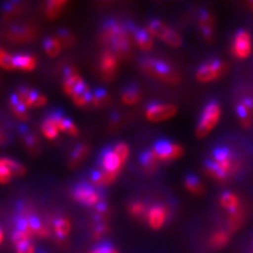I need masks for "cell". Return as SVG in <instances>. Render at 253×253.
I'll return each mask as SVG.
<instances>
[{
	"mask_svg": "<svg viewBox=\"0 0 253 253\" xmlns=\"http://www.w3.org/2000/svg\"><path fill=\"white\" fill-rule=\"evenodd\" d=\"M15 68L25 72L34 71L37 67V58L32 54H18L14 56Z\"/></svg>",
	"mask_w": 253,
	"mask_h": 253,
	"instance_id": "cell-22",
	"label": "cell"
},
{
	"mask_svg": "<svg viewBox=\"0 0 253 253\" xmlns=\"http://www.w3.org/2000/svg\"><path fill=\"white\" fill-rule=\"evenodd\" d=\"M90 153L89 146L84 144V142H81L74 147L72 152L69 157V167L71 169H76L82 164H84Z\"/></svg>",
	"mask_w": 253,
	"mask_h": 253,
	"instance_id": "cell-20",
	"label": "cell"
},
{
	"mask_svg": "<svg viewBox=\"0 0 253 253\" xmlns=\"http://www.w3.org/2000/svg\"><path fill=\"white\" fill-rule=\"evenodd\" d=\"M128 211L130 214L135 218H142L144 216L147 217V213H148L146 205L139 201H135L129 204Z\"/></svg>",
	"mask_w": 253,
	"mask_h": 253,
	"instance_id": "cell-40",
	"label": "cell"
},
{
	"mask_svg": "<svg viewBox=\"0 0 253 253\" xmlns=\"http://www.w3.org/2000/svg\"><path fill=\"white\" fill-rule=\"evenodd\" d=\"M100 166L102 170L114 172L122 171L123 164L114 152L113 148H106L100 153Z\"/></svg>",
	"mask_w": 253,
	"mask_h": 253,
	"instance_id": "cell-18",
	"label": "cell"
},
{
	"mask_svg": "<svg viewBox=\"0 0 253 253\" xmlns=\"http://www.w3.org/2000/svg\"><path fill=\"white\" fill-rule=\"evenodd\" d=\"M177 113V107L171 104H162L153 101L149 104L146 109V117L150 122H164L168 121Z\"/></svg>",
	"mask_w": 253,
	"mask_h": 253,
	"instance_id": "cell-7",
	"label": "cell"
},
{
	"mask_svg": "<svg viewBox=\"0 0 253 253\" xmlns=\"http://www.w3.org/2000/svg\"><path fill=\"white\" fill-rule=\"evenodd\" d=\"M85 83L84 82V79L82 78L81 74L72 76L70 78L67 79H63V83H62V89L63 92H65L69 96L72 97L73 95L78 92L83 88V85Z\"/></svg>",
	"mask_w": 253,
	"mask_h": 253,
	"instance_id": "cell-29",
	"label": "cell"
},
{
	"mask_svg": "<svg viewBox=\"0 0 253 253\" xmlns=\"http://www.w3.org/2000/svg\"><path fill=\"white\" fill-rule=\"evenodd\" d=\"M124 120H125V117H124L122 114L117 113V112L112 113V114H111V116H110L109 129H110L111 131H113V132H114V131H117V130L120 129L121 126H123Z\"/></svg>",
	"mask_w": 253,
	"mask_h": 253,
	"instance_id": "cell-50",
	"label": "cell"
},
{
	"mask_svg": "<svg viewBox=\"0 0 253 253\" xmlns=\"http://www.w3.org/2000/svg\"><path fill=\"white\" fill-rule=\"evenodd\" d=\"M141 90L136 84H130L126 86L122 92V100L126 106H134L138 104L141 99Z\"/></svg>",
	"mask_w": 253,
	"mask_h": 253,
	"instance_id": "cell-25",
	"label": "cell"
},
{
	"mask_svg": "<svg viewBox=\"0 0 253 253\" xmlns=\"http://www.w3.org/2000/svg\"><path fill=\"white\" fill-rule=\"evenodd\" d=\"M221 115V108L219 102L215 99L210 100L205 106L200 122L195 129V135L197 138H205L215 128Z\"/></svg>",
	"mask_w": 253,
	"mask_h": 253,
	"instance_id": "cell-3",
	"label": "cell"
},
{
	"mask_svg": "<svg viewBox=\"0 0 253 253\" xmlns=\"http://www.w3.org/2000/svg\"><path fill=\"white\" fill-rule=\"evenodd\" d=\"M169 216L168 209L163 205H154L148 210L147 220L149 226L154 230L161 229L167 221Z\"/></svg>",
	"mask_w": 253,
	"mask_h": 253,
	"instance_id": "cell-16",
	"label": "cell"
},
{
	"mask_svg": "<svg viewBox=\"0 0 253 253\" xmlns=\"http://www.w3.org/2000/svg\"><path fill=\"white\" fill-rule=\"evenodd\" d=\"M101 41L108 50L118 58L129 59L132 56V46L129 32L126 26L114 18H109L101 27Z\"/></svg>",
	"mask_w": 253,
	"mask_h": 253,
	"instance_id": "cell-1",
	"label": "cell"
},
{
	"mask_svg": "<svg viewBox=\"0 0 253 253\" xmlns=\"http://www.w3.org/2000/svg\"><path fill=\"white\" fill-rule=\"evenodd\" d=\"M42 47L47 56L50 57H57L60 54L62 47L55 37H46L42 42Z\"/></svg>",
	"mask_w": 253,
	"mask_h": 253,
	"instance_id": "cell-37",
	"label": "cell"
},
{
	"mask_svg": "<svg viewBox=\"0 0 253 253\" xmlns=\"http://www.w3.org/2000/svg\"><path fill=\"white\" fill-rule=\"evenodd\" d=\"M3 240H4V234H3V231H2V229H1V227H0V245H1V244H2Z\"/></svg>",
	"mask_w": 253,
	"mask_h": 253,
	"instance_id": "cell-56",
	"label": "cell"
},
{
	"mask_svg": "<svg viewBox=\"0 0 253 253\" xmlns=\"http://www.w3.org/2000/svg\"><path fill=\"white\" fill-rule=\"evenodd\" d=\"M139 164L141 169L147 174H153L160 167L161 160L153 151V149H146L139 156Z\"/></svg>",
	"mask_w": 253,
	"mask_h": 253,
	"instance_id": "cell-19",
	"label": "cell"
},
{
	"mask_svg": "<svg viewBox=\"0 0 253 253\" xmlns=\"http://www.w3.org/2000/svg\"><path fill=\"white\" fill-rule=\"evenodd\" d=\"M152 149L161 162L176 161L185 153L183 147L168 139H160L155 141Z\"/></svg>",
	"mask_w": 253,
	"mask_h": 253,
	"instance_id": "cell-6",
	"label": "cell"
},
{
	"mask_svg": "<svg viewBox=\"0 0 253 253\" xmlns=\"http://www.w3.org/2000/svg\"><path fill=\"white\" fill-rule=\"evenodd\" d=\"M1 131H2V130H1V129H0V132H1Z\"/></svg>",
	"mask_w": 253,
	"mask_h": 253,
	"instance_id": "cell-58",
	"label": "cell"
},
{
	"mask_svg": "<svg viewBox=\"0 0 253 253\" xmlns=\"http://www.w3.org/2000/svg\"><path fill=\"white\" fill-rule=\"evenodd\" d=\"M215 18L212 13L206 9H202L199 14V27L201 34L206 42L211 43L215 37Z\"/></svg>",
	"mask_w": 253,
	"mask_h": 253,
	"instance_id": "cell-13",
	"label": "cell"
},
{
	"mask_svg": "<svg viewBox=\"0 0 253 253\" xmlns=\"http://www.w3.org/2000/svg\"><path fill=\"white\" fill-rule=\"evenodd\" d=\"M235 114L244 129H250L253 125V98L245 97L235 107Z\"/></svg>",
	"mask_w": 253,
	"mask_h": 253,
	"instance_id": "cell-15",
	"label": "cell"
},
{
	"mask_svg": "<svg viewBox=\"0 0 253 253\" xmlns=\"http://www.w3.org/2000/svg\"><path fill=\"white\" fill-rule=\"evenodd\" d=\"M7 140H9V137H7L6 134L3 131L0 132V147L5 145L6 142H7Z\"/></svg>",
	"mask_w": 253,
	"mask_h": 253,
	"instance_id": "cell-55",
	"label": "cell"
},
{
	"mask_svg": "<svg viewBox=\"0 0 253 253\" xmlns=\"http://www.w3.org/2000/svg\"><path fill=\"white\" fill-rule=\"evenodd\" d=\"M246 4H247V6H248V9L253 12V0H250V1H247Z\"/></svg>",
	"mask_w": 253,
	"mask_h": 253,
	"instance_id": "cell-57",
	"label": "cell"
},
{
	"mask_svg": "<svg viewBox=\"0 0 253 253\" xmlns=\"http://www.w3.org/2000/svg\"><path fill=\"white\" fill-rule=\"evenodd\" d=\"M219 203L221 207L228 211L229 214H232V213L242 209L240 199L231 191H224L221 193L219 197Z\"/></svg>",
	"mask_w": 253,
	"mask_h": 253,
	"instance_id": "cell-21",
	"label": "cell"
},
{
	"mask_svg": "<svg viewBox=\"0 0 253 253\" xmlns=\"http://www.w3.org/2000/svg\"><path fill=\"white\" fill-rule=\"evenodd\" d=\"M129 32V35L132 36L133 41L141 51H150L154 45V38L148 29L140 28L135 23L128 22L126 26Z\"/></svg>",
	"mask_w": 253,
	"mask_h": 253,
	"instance_id": "cell-11",
	"label": "cell"
},
{
	"mask_svg": "<svg viewBox=\"0 0 253 253\" xmlns=\"http://www.w3.org/2000/svg\"><path fill=\"white\" fill-rule=\"evenodd\" d=\"M111 102H112V98H111L110 94L107 90L102 88H97L93 91V108L94 109H100L108 107Z\"/></svg>",
	"mask_w": 253,
	"mask_h": 253,
	"instance_id": "cell-36",
	"label": "cell"
},
{
	"mask_svg": "<svg viewBox=\"0 0 253 253\" xmlns=\"http://www.w3.org/2000/svg\"><path fill=\"white\" fill-rule=\"evenodd\" d=\"M71 229H72V226H71L70 220L66 217H58L54 220L53 230L57 239H66L70 234Z\"/></svg>",
	"mask_w": 253,
	"mask_h": 253,
	"instance_id": "cell-35",
	"label": "cell"
},
{
	"mask_svg": "<svg viewBox=\"0 0 253 253\" xmlns=\"http://www.w3.org/2000/svg\"><path fill=\"white\" fill-rule=\"evenodd\" d=\"M0 68L7 71L15 70L14 56L7 54L2 46H0Z\"/></svg>",
	"mask_w": 253,
	"mask_h": 253,
	"instance_id": "cell-42",
	"label": "cell"
},
{
	"mask_svg": "<svg viewBox=\"0 0 253 253\" xmlns=\"http://www.w3.org/2000/svg\"><path fill=\"white\" fill-rule=\"evenodd\" d=\"M0 166H3L9 170L13 177H22L27 173L25 166L7 157H0Z\"/></svg>",
	"mask_w": 253,
	"mask_h": 253,
	"instance_id": "cell-30",
	"label": "cell"
},
{
	"mask_svg": "<svg viewBox=\"0 0 253 253\" xmlns=\"http://www.w3.org/2000/svg\"><path fill=\"white\" fill-rule=\"evenodd\" d=\"M139 66L146 75L168 84H178L181 81L178 70L163 59L142 58Z\"/></svg>",
	"mask_w": 253,
	"mask_h": 253,
	"instance_id": "cell-2",
	"label": "cell"
},
{
	"mask_svg": "<svg viewBox=\"0 0 253 253\" xmlns=\"http://www.w3.org/2000/svg\"><path fill=\"white\" fill-rule=\"evenodd\" d=\"M244 219H245V212L243 208L240 209L239 211L232 213V214H229V219H228L229 230L236 231L244 223Z\"/></svg>",
	"mask_w": 253,
	"mask_h": 253,
	"instance_id": "cell-41",
	"label": "cell"
},
{
	"mask_svg": "<svg viewBox=\"0 0 253 253\" xmlns=\"http://www.w3.org/2000/svg\"><path fill=\"white\" fill-rule=\"evenodd\" d=\"M229 67L225 61L218 58H213L205 61L203 65L196 70L195 78L202 84L211 83L219 79L227 74Z\"/></svg>",
	"mask_w": 253,
	"mask_h": 253,
	"instance_id": "cell-4",
	"label": "cell"
},
{
	"mask_svg": "<svg viewBox=\"0 0 253 253\" xmlns=\"http://www.w3.org/2000/svg\"><path fill=\"white\" fill-rule=\"evenodd\" d=\"M32 236L27 234L26 232H22L20 230H17V229H15L12 233V242L15 245L16 247L20 246V245L25 244V243H29L31 242Z\"/></svg>",
	"mask_w": 253,
	"mask_h": 253,
	"instance_id": "cell-45",
	"label": "cell"
},
{
	"mask_svg": "<svg viewBox=\"0 0 253 253\" xmlns=\"http://www.w3.org/2000/svg\"><path fill=\"white\" fill-rule=\"evenodd\" d=\"M31 90L27 86H19L17 91V95L21 102L25 105L29 110L32 109V98H31Z\"/></svg>",
	"mask_w": 253,
	"mask_h": 253,
	"instance_id": "cell-47",
	"label": "cell"
},
{
	"mask_svg": "<svg viewBox=\"0 0 253 253\" xmlns=\"http://www.w3.org/2000/svg\"><path fill=\"white\" fill-rule=\"evenodd\" d=\"M89 253H118V251L112 244L105 242L95 245Z\"/></svg>",
	"mask_w": 253,
	"mask_h": 253,
	"instance_id": "cell-48",
	"label": "cell"
},
{
	"mask_svg": "<svg viewBox=\"0 0 253 253\" xmlns=\"http://www.w3.org/2000/svg\"><path fill=\"white\" fill-rule=\"evenodd\" d=\"M31 98H32V108H42L46 105L47 99L43 94L39 93L36 90H31Z\"/></svg>",
	"mask_w": 253,
	"mask_h": 253,
	"instance_id": "cell-46",
	"label": "cell"
},
{
	"mask_svg": "<svg viewBox=\"0 0 253 253\" xmlns=\"http://www.w3.org/2000/svg\"><path fill=\"white\" fill-rule=\"evenodd\" d=\"M232 52L237 59L244 60L248 58L252 52V41L249 32L245 29L236 31L233 38Z\"/></svg>",
	"mask_w": 253,
	"mask_h": 253,
	"instance_id": "cell-10",
	"label": "cell"
},
{
	"mask_svg": "<svg viewBox=\"0 0 253 253\" xmlns=\"http://www.w3.org/2000/svg\"><path fill=\"white\" fill-rule=\"evenodd\" d=\"M79 72L77 68L73 67V66H68L65 68V70H63V79H67V78H70L72 76H75V75H78Z\"/></svg>",
	"mask_w": 253,
	"mask_h": 253,
	"instance_id": "cell-54",
	"label": "cell"
},
{
	"mask_svg": "<svg viewBox=\"0 0 253 253\" xmlns=\"http://www.w3.org/2000/svg\"><path fill=\"white\" fill-rule=\"evenodd\" d=\"M28 218L31 230L34 235L41 237V239H46L51 235L49 228L42 223L41 218L35 215H28Z\"/></svg>",
	"mask_w": 253,
	"mask_h": 253,
	"instance_id": "cell-32",
	"label": "cell"
},
{
	"mask_svg": "<svg viewBox=\"0 0 253 253\" xmlns=\"http://www.w3.org/2000/svg\"><path fill=\"white\" fill-rule=\"evenodd\" d=\"M66 5H68V1L66 0H50L45 2L44 13L46 17L51 20L57 19L65 10Z\"/></svg>",
	"mask_w": 253,
	"mask_h": 253,
	"instance_id": "cell-28",
	"label": "cell"
},
{
	"mask_svg": "<svg viewBox=\"0 0 253 253\" xmlns=\"http://www.w3.org/2000/svg\"><path fill=\"white\" fill-rule=\"evenodd\" d=\"M229 240H230V236H229L227 231L218 230L212 234L210 239V246L214 249H220L226 246Z\"/></svg>",
	"mask_w": 253,
	"mask_h": 253,
	"instance_id": "cell-38",
	"label": "cell"
},
{
	"mask_svg": "<svg viewBox=\"0 0 253 253\" xmlns=\"http://www.w3.org/2000/svg\"><path fill=\"white\" fill-rule=\"evenodd\" d=\"M10 108L14 115L18 118V120L22 122H27L30 118L29 114V109L22 104L21 100L19 99L17 93H13L10 95Z\"/></svg>",
	"mask_w": 253,
	"mask_h": 253,
	"instance_id": "cell-23",
	"label": "cell"
},
{
	"mask_svg": "<svg viewBox=\"0 0 253 253\" xmlns=\"http://www.w3.org/2000/svg\"><path fill=\"white\" fill-rule=\"evenodd\" d=\"M147 29L153 37L160 38L162 41H164V38L168 34V32L170 31L171 28L166 25L164 21L157 18H153L149 21Z\"/></svg>",
	"mask_w": 253,
	"mask_h": 253,
	"instance_id": "cell-31",
	"label": "cell"
},
{
	"mask_svg": "<svg viewBox=\"0 0 253 253\" xmlns=\"http://www.w3.org/2000/svg\"><path fill=\"white\" fill-rule=\"evenodd\" d=\"M204 168L206 173H207L210 177L216 179L217 181H220V183L227 181L229 178L227 174L221 171L211 158H208V160H206L204 162Z\"/></svg>",
	"mask_w": 253,
	"mask_h": 253,
	"instance_id": "cell-34",
	"label": "cell"
},
{
	"mask_svg": "<svg viewBox=\"0 0 253 253\" xmlns=\"http://www.w3.org/2000/svg\"><path fill=\"white\" fill-rule=\"evenodd\" d=\"M163 42L172 47H179L181 46V44H183V38H181L180 34H178L176 31L170 29L168 34L166 35Z\"/></svg>",
	"mask_w": 253,
	"mask_h": 253,
	"instance_id": "cell-43",
	"label": "cell"
},
{
	"mask_svg": "<svg viewBox=\"0 0 253 253\" xmlns=\"http://www.w3.org/2000/svg\"><path fill=\"white\" fill-rule=\"evenodd\" d=\"M91 181L92 185L95 188H101L105 187V181H104V172L102 169H95L91 172Z\"/></svg>",
	"mask_w": 253,
	"mask_h": 253,
	"instance_id": "cell-49",
	"label": "cell"
},
{
	"mask_svg": "<svg viewBox=\"0 0 253 253\" xmlns=\"http://www.w3.org/2000/svg\"><path fill=\"white\" fill-rule=\"evenodd\" d=\"M18 133L29 154H31L33 157H36L41 154L42 152L41 141H39L36 134L32 131L28 126L20 125L18 128Z\"/></svg>",
	"mask_w": 253,
	"mask_h": 253,
	"instance_id": "cell-14",
	"label": "cell"
},
{
	"mask_svg": "<svg viewBox=\"0 0 253 253\" xmlns=\"http://www.w3.org/2000/svg\"><path fill=\"white\" fill-rule=\"evenodd\" d=\"M36 30L30 25H14L6 32L9 41L14 43H29L36 37Z\"/></svg>",
	"mask_w": 253,
	"mask_h": 253,
	"instance_id": "cell-12",
	"label": "cell"
},
{
	"mask_svg": "<svg viewBox=\"0 0 253 253\" xmlns=\"http://www.w3.org/2000/svg\"><path fill=\"white\" fill-rule=\"evenodd\" d=\"M73 199L85 207H95V206L98 205L101 201H104L101 194L97 191L96 188H95L92 184L86 183H79L77 184L73 189Z\"/></svg>",
	"mask_w": 253,
	"mask_h": 253,
	"instance_id": "cell-5",
	"label": "cell"
},
{
	"mask_svg": "<svg viewBox=\"0 0 253 253\" xmlns=\"http://www.w3.org/2000/svg\"><path fill=\"white\" fill-rule=\"evenodd\" d=\"M16 252L17 253H35V248L33 246V244L31 242L25 243L20 245V246L16 247Z\"/></svg>",
	"mask_w": 253,
	"mask_h": 253,
	"instance_id": "cell-53",
	"label": "cell"
},
{
	"mask_svg": "<svg viewBox=\"0 0 253 253\" xmlns=\"http://www.w3.org/2000/svg\"><path fill=\"white\" fill-rule=\"evenodd\" d=\"M184 185L188 191L194 195L201 196V195H204L205 193V186L203 184V181L201 180V178L197 176L196 174H193V173L187 174L184 178Z\"/></svg>",
	"mask_w": 253,
	"mask_h": 253,
	"instance_id": "cell-26",
	"label": "cell"
},
{
	"mask_svg": "<svg viewBox=\"0 0 253 253\" xmlns=\"http://www.w3.org/2000/svg\"><path fill=\"white\" fill-rule=\"evenodd\" d=\"M113 149H114V152L116 153V155L118 156V158H120L121 163L124 166L129 157V153H130L129 146L126 145V142H118V144H116L113 147Z\"/></svg>",
	"mask_w": 253,
	"mask_h": 253,
	"instance_id": "cell-44",
	"label": "cell"
},
{
	"mask_svg": "<svg viewBox=\"0 0 253 253\" xmlns=\"http://www.w3.org/2000/svg\"><path fill=\"white\" fill-rule=\"evenodd\" d=\"M111 215H112V209H111L110 205L105 200L101 201L98 205H96L94 207V211H93L94 225L107 224V221L110 219Z\"/></svg>",
	"mask_w": 253,
	"mask_h": 253,
	"instance_id": "cell-24",
	"label": "cell"
},
{
	"mask_svg": "<svg viewBox=\"0 0 253 253\" xmlns=\"http://www.w3.org/2000/svg\"><path fill=\"white\" fill-rule=\"evenodd\" d=\"M54 37L59 42L62 49H66V50L71 49V47H73L76 43L75 35L70 30L65 29V28H61V29L57 30L56 35H55Z\"/></svg>",
	"mask_w": 253,
	"mask_h": 253,
	"instance_id": "cell-33",
	"label": "cell"
},
{
	"mask_svg": "<svg viewBox=\"0 0 253 253\" xmlns=\"http://www.w3.org/2000/svg\"><path fill=\"white\" fill-rule=\"evenodd\" d=\"M50 118L54 122V124L56 125L59 131L65 132L71 136L78 135L79 131H78V128L76 126V125L72 121H71L68 116L63 114L61 111H59V110L54 111L53 113H51Z\"/></svg>",
	"mask_w": 253,
	"mask_h": 253,
	"instance_id": "cell-17",
	"label": "cell"
},
{
	"mask_svg": "<svg viewBox=\"0 0 253 253\" xmlns=\"http://www.w3.org/2000/svg\"><path fill=\"white\" fill-rule=\"evenodd\" d=\"M27 3L25 1H9L3 4L2 14L6 20H11L22 14L26 10Z\"/></svg>",
	"mask_w": 253,
	"mask_h": 253,
	"instance_id": "cell-27",
	"label": "cell"
},
{
	"mask_svg": "<svg viewBox=\"0 0 253 253\" xmlns=\"http://www.w3.org/2000/svg\"><path fill=\"white\" fill-rule=\"evenodd\" d=\"M99 71L101 78L106 83H112L118 71V57L110 50H105L99 58Z\"/></svg>",
	"mask_w": 253,
	"mask_h": 253,
	"instance_id": "cell-9",
	"label": "cell"
},
{
	"mask_svg": "<svg viewBox=\"0 0 253 253\" xmlns=\"http://www.w3.org/2000/svg\"><path fill=\"white\" fill-rule=\"evenodd\" d=\"M211 160L214 162L217 167L230 176L235 170V161L232 151L228 147H216L213 149L211 154Z\"/></svg>",
	"mask_w": 253,
	"mask_h": 253,
	"instance_id": "cell-8",
	"label": "cell"
},
{
	"mask_svg": "<svg viewBox=\"0 0 253 253\" xmlns=\"http://www.w3.org/2000/svg\"><path fill=\"white\" fill-rule=\"evenodd\" d=\"M42 132L43 133V135L47 138V139H55L57 138L58 134H59V130L56 126V125L54 124V122L51 120L50 117L45 118V120L42 122Z\"/></svg>",
	"mask_w": 253,
	"mask_h": 253,
	"instance_id": "cell-39",
	"label": "cell"
},
{
	"mask_svg": "<svg viewBox=\"0 0 253 253\" xmlns=\"http://www.w3.org/2000/svg\"><path fill=\"white\" fill-rule=\"evenodd\" d=\"M110 231V228L108 226V224H96L94 225L93 228V239L94 240H100L102 236H105L106 234H108Z\"/></svg>",
	"mask_w": 253,
	"mask_h": 253,
	"instance_id": "cell-51",
	"label": "cell"
},
{
	"mask_svg": "<svg viewBox=\"0 0 253 253\" xmlns=\"http://www.w3.org/2000/svg\"><path fill=\"white\" fill-rule=\"evenodd\" d=\"M13 176L10 173V171L7 170L3 166H0V185H5L9 184L12 180Z\"/></svg>",
	"mask_w": 253,
	"mask_h": 253,
	"instance_id": "cell-52",
	"label": "cell"
}]
</instances>
